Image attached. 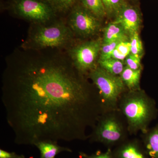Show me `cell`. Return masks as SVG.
<instances>
[{"mask_svg": "<svg viewBox=\"0 0 158 158\" xmlns=\"http://www.w3.org/2000/svg\"><path fill=\"white\" fill-rule=\"evenodd\" d=\"M26 50L8 61L2 77V100L15 143L88 140L87 130L103 112L97 88L69 56Z\"/></svg>", "mask_w": 158, "mask_h": 158, "instance_id": "cell-1", "label": "cell"}, {"mask_svg": "<svg viewBox=\"0 0 158 158\" xmlns=\"http://www.w3.org/2000/svg\"><path fill=\"white\" fill-rule=\"evenodd\" d=\"M118 109L126 120L130 136L146 133L157 117L155 101L141 88L125 92L119 99Z\"/></svg>", "mask_w": 158, "mask_h": 158, "instance_id": "cell-2", "label": "cell"}, {"mask_svg": "<svg viewBox=\"0 0 158 158\" xmlns=\"http://www.w3.org/2000/svg\"><path fill=\"white\" fill-rule=\"evenodd\" d=\"M126 120L119 110L103 112L89 135L90 143H99L108 148L116 147L129 138Z\"/></svg>", "mask_w": 158, "mask_h": 158, "instance_id": "cell-3", "label": "cell"}, {"mask_svg": "<svg viewBox=\"0 0 158 158\" xmlns=\"http://www.w3.org/2000/svg\"><path fill=\"white\" fill-rule=\"evenodd\" d=\"M38 24L30 31L23 44L24 49L41 50L49 48L59 49L69 45L73 39V31L61 21L49 25Z\"/></svg>", "mask_w": 158, "mask_h": 158, "instance_id": "cell-4", "label": "cell"}, {"mask_svg": "<svg viewBox=\"0 0 158 158\" xmlns=\"http://www.w3.org/2000/svg\"><path fill=\"white\" fill-rule=\"evenodd\" d=\"M88 77L98 90L103 112L118 110L119 99L128 90L120 76L112 74L97 66L90 72Z\"/></svg>", "mask_w": 158, "mask_h": 158, "instance_id": "cell-5", "label": "cell"}, {"mask_svg": "<svg viewBox=\"0 0 158 158\" xmlns=\"http://www.w3.org/2000/svg\"><path fill=\"white\" fill-rule=\"evenodd\" d=\"M11 8L19 17L37 24L50 21L56 13L45 0H13Z\"/></svg>", "mask_w": 158, "mask_h": 158, "instance_id": "cell-6", "label": "cell"}, {"mask_svg": "<svg viewBox=\"0 0 158 158\" xmlns=\"http://www.w3.org/2000/svg\"><path fill=\"white\" fill-rule=\"evenodd\" d=\"M102 40H93L71 48L68 56L77 70L85 75L96 68L97 59L100 55Z\"/></svg>", "mask_w": 158, "mask_h": 158, "instance_id": "cell-7", "label": "cell"}, {"mask_svg": "<svg viewBox=\"0 0 158 158\" xmlns=\"http://www.w3.org/2000/svg\"><path fill=\"white\" fill-rule=\"evenodd\" d=\"M100 20L78 2L70 10L68 25L73 32L78 35L90 37L100 30Z\"/></svg>", "mask_w": 158, "mask_h": 158, "instance_id": "cell-8", "label": "cell"}, {"mask_svg": "<svg viewBox=\"0 0 158 158\" xmlns=\"http://www.w3.org/2000/svg\"><path fill=\"white\" fill-rule=\"evenodd\" d=\"M114 21L121 24L128 35L138 32L142 21L141 11L136 5L126 1Z\"/></svg>", "mask_w": 158, "mask_h": 158, "instance_id": "cell-9", "label": "cell"}, {"mask_svg": "<svg viewBox=\"0 0 158 158\" xmlns=\"http://www.w3.org/2000/svg\"><path fill=\"white\" fill-rule=\"evenodd\" d=\"M114 158H149L141 139L129 138L113 149Z\"/></svg>", "mask_w": 158, "mask_h": 158, "instance_id": "cell-10", "label": "cell"}, {"mask_svg": "<svg viewBox=\"0 0 158 158\" xmlns=\"http://www.w3.org/2000/svg\"><path fill=\"white\" fill-rule=\"evenodd\" d=\"M39 150V158H55L60 153L66 152H72V150L68 147L61 146L57 141L51 140H43L38 141L34 144Z\"/></svg>", "mask_w": 158, "mask_h": 158, "instance_id": "cell-11", "label": "cell"}, {"mask_svg": "<svg viewBox=\"0 0 158 158\" xmlns=\"http://www.w3.org/2000/svg\"><path fill=\"white\" fill-rule=\"evenodd\" d=\"M141 139L150 158H158V124L141 134Z\"/></svg>", "mask_w": 158, "mask_h": 158, "instance_id": "cell-12", "label": "cell"}, {"mask_svg": "<svg viewBox=\"0 0 158 158\" xmlns=\"http://www.w3.org/2000/svg\"><path fill=\"white\" fill-rule=\"evenodd\" d=\"M142 71V69L133 70L125 66L124 69L119 76L128 90H135L141 89L140 80Z\"/></svg>", "mask_w": 158, "mask_h": 158, "instance_id": "cell-13", "label": "cell"}, {"mask_svg": "<svg viewBox=\"0 0 158 158\" xmlns=\"http://www.w3.org/2000/svg\"><path fill=\"white\" fill-rule=\"evenodd\" d=\"M128 35L121 25L114 21L108 24L105 28L102 43H108L118 40L128 39Z\"/></svg>", "mask_w": 158, "mask_h": 158, "instance_id": "cell-14", "label": "cell"}, {"mask_svg": "<svg viewBox=\"0 0 158 158\" xmlns=\"http://www.w3.org/2000/svg\"><path fill=\"white\" fill-rule=\"evenodd\" d=\"M98 63L101 68L109 73L116 76L120 75L125 66L122 61L112 58L99 59Z\"/></svg>", "mask_w": 158, "mask_h": 158, "instance_id": "cell-15", "label": "cell"}, {"mask_svg": "<svg viewBox=\"0 0 158 158\" xmlns=\"http://www.w3.org/2000/svg\"><path fill=\"white\" fill-rule=\"evenodd\" d=\"M77 2L100 19L106 17L102 0H78Z\"/></svg>", "mask_w": 158, "mask_h": 158, "instance_id": "cell-16", "label": "cell"}, {"mask_svg": "<svg viewBox=\"0 0 158 158\" xmlns=\"http://www.w3.org/2000/svg\"><path fill=\"white\" fill-rule=\"evenodd\" d=\"M131 54V44L130 39L122 40L118 44L113 51L112 58L117 60L123 61Z\"/></svg>", "mask_w": 158, "mask_h": 158, "instance_id": "cell-17", "label": "cell"}, {"mask_svg": "<svg viewBox=\"0 0 158 158\" xmlns=\"http://www.w3.org/2000/svg\"><path fill=\"white\" fill-rule=\"evenodd\" d=\"M106 17H116L126 0H102Z\"/></svg>", "mask_w": 158, "mask_h": 158, "instance_id": "cell-18", "label": "cell"}, {"mask_svg": "<svg viewBox=\"0 0 158 158\" xmlns=\"http://www.w3.org/2000/svg\"><path fill=\"white\" fill-rule=\"evenodd\" d=\"M78 0H52L50 4L56 13H65L70 11Z\"/></svg>", "mask_w": 158, "mask_h": 158, "instance_id": "cell-19", "label": "cell"}, {"mask_svg": "<svg viewBox=\"0 0 158 158\" xmlns=\"http://www.w3.org/2000/svg\"><path fill=\"white\" fill-rule=\"evenodd\" d=\"M124 40L126 39L118 40L108 43L102 44L99 59H106L112 58L113 51L118 44Z\"/></svg>", "mask_w": 158, "mask_h": 158, "instance_id": "cell-20", "label": "cell"}, {"mask_svg": "<svg viewBox=\"0 0 158 158\" xmlns=\"http://www.w3.org/2000/svg\"><path fill=\"white\" fill-rule=\"evenodd\" d=\"M131 53L143 56V47L138 32L134 33L130 36Z\"/></svg>", "mask_w": 158, "mask_h": 158, "instance_id": "cell-21", "label": "cell"}, {"mask_svg": "<svg viewBox=\"0 0 158 158\" xmlns=\"http://www.w3.org/2000/svg\"><path fill=\"white\" fill-rule=\"evenodd\" d=\"M142 56L141 55H134L131 53L129 54L125 60V65L133 70L142 69L141 64Z\"/></svg>", "mask_w": 158, "mask_h": 158, "instance_id": "cell-22", "label": "cell"}, {"mask_svg": "<svg viewBox=\"0 0 158 158\" xmlns=\"http://www.w3.org/2000/svg\"><path fill=\"white\" fill-rule=\"evenodd\" d=\"M79 156L81 158H114L112 148H108L107 150L105 152L98 151L95 153L91 155L88 154L83 152H79Z\"/></svg>", "mask_w": 158, "mask_h": 158, "instance_id": "cell-23", "label": "cell"}, {"mask_svg": "<svg viewBox=\"0 0 158 158\" xmlns=\"http://www.w3.org/2000/svg\"><path fill=\"white\" fill-rule=\"evenodd\" d=\"M0 158H25L23 155H19L15 152H9L0 149Z\"/></svg>", "mask_w": 158, "mask_h": 158, "instance_id": "cell-24", "label": "cell"}, {"mask_svg": "<svg viewBox=\"0 0 158 158\" xmlns=\"http://www.w3.org/2000/svg\"><path fill=\"white\" fill-rule=\"evenodd\" d=\"M127 1L128 2H130V1H131V2H136L137 0H127Z\"/></svg>", "mask_w": 158, "mask_h": 158, "instance_id": "cell-25", "label": "cell"}, {"mask_svg": "<svg viewBox=\"0 0 158 158\" xmlns=\"http://www.w3.org/2000/svg\"><path fill=\"white\" fill-rule=\"evenodd\" d=\"M45 1H46V2H48L49 3V4H50V3L51 1H52V0H45Z\"/></svg>", "mask_w": 158, "mask_h": 158, "instance_id": "cell-26", "label": "cell"}]
</instances>
